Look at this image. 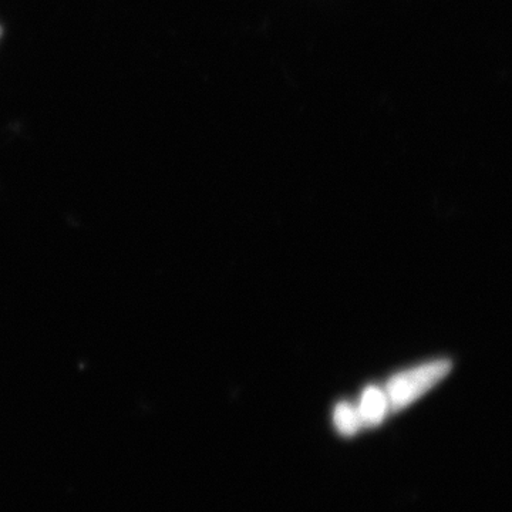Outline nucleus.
<instances>
[{
    "instance_id": "nucleus-1",
    "label": "nucleus",
    "mask_w": 512,
    "mask_h": 512,
    "mask_svg": "<svg viewBox=\"0 0 512 512\" xmlns=\"http://www.w3.org/2000/svg\"><path fill=\"white\" fill-rule=\"evenodd\" d=\"M450 369V362L439 360L392 377L384 390L389 409L393 412L403 410L443 380Z\"/></svg>"
},
{
    "instance_id": "nucleus-2",
    "label": "nucleus",
    "mask_w": 512,
    "mask_h": 512,
    "mask_svg": "<svg viewBox=\"0 0 512 512\" xmlns=\"http://www.w3.org/2000/svg\"><path fill=\"white\" fill-rule=\"evenodd\" d=\"M389 410L386 393L375 386L367 387L362 394L359 407H357L362 426L366 427L379 426L386 419Z\"/></svg>"
},
{
    "instance_id": "nucleus-3",
    "label": "nucleus",
    "mask_w": 512,
    "mask_h": 512,
    "mask_svg": "<svg viewBox=\"0 0 512 512\" xmlns=\"http://www.w3.org/2000/svg\"><path fill=\"white\" fill-rule=\"evenodd\" d=\"M333 421H335L336 429L343 436H353L362 427L359 412L349 403H340L336 406Z\"/></svg>"
},
{
    "instance_id": "nucleus-4",
    "label": "nucleus",
    "mask_w": 512,
    "mask_h": 512,
    "mask_svg": "<svg viewBox=\"0 0 512 512\" xmlns=\"http://www.w3.org/2000/svg\"><path fill=\"white\" fill-rule=\"evenodd\" d=\"M0 36H2V29H0Z\"/></svg>"
}]
</instances>
